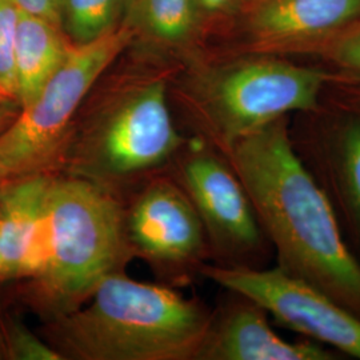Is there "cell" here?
<instances>
[{
	"instance_id": "obj_1",
	"label": "cell",
	"mask_w": 360,
	"mask_h": 360,
	"mask_svg": "<svg viewBox=\"0 0 360 360\" xmlns=\"http://www.w3.org/2000/svg\"><path fill=\"white\" fill-rule=\"evenodd\" d=\"M288 117L223 155L248 193L276 266L360 316V262L326 193L294 150Z\"/></svg>"
},
{
	"instance_id": "obj_2",
	"label": "cell",
	"mask_w": 360,
	"mask_h": 360,
	"mask_svg": "<svg viewBox=\"0 0 360 360\" xmlns=\"http://www.w3.org/2000/svg\"><path fill=\"white\" fill-rule=\"evenodd\" d=\"M105 72L80 105L58 175L84 180L123 200L143 181L168 171L190 136L172 114L169 68L108 77Z\"/></svg>"
},
{
	"instance_id": "obj_3",
	"label": "cell",
	"mask_w": 360,
	"mask_h": 360,
	"mask_svg": "<svg viewBox=\"0 0 360 360\" xmlns=\"http://www.w3.org/2000/svg\"><path fill=\"white\" fill-rule=\"evenodd\" d=\"M212 309L167 283L119 271L79 309L41 323L62 360H196Z\"/></svg>"
},
{
	"instance_id": "obj_4",
	"label": "cell",
	"mask_w": 360,
	"mask_h": 360,
	"mask_svg": "<svg viewBox=\"0 0 360 360\" xmlns=\"http://www.w3.org/2000/svg\"><path fill=\"white\" fill-rule=\"evenodd\" d=\"M131 260L122 200L84 180L55 175L38 270L10 284V294L40 322H51L82 307L107 276L126 271Z\"/></svg>"
},
{
	"instance_id": "obj_5",
	"label": "cell",
	"mask_w": 360,
	"mask_h": 360,
	"mask_svg": "<svg viewBox=\"0 0 360 360\" xmlns=\"http://www.w3.org/2000/svg\"><path fill=\"white\" fill-rule=\"evenodd\" d=\"M336 75L254 52L224 62L193 63L176 84L193 138L224 154L232 144L291 114L315 110Z\"/></svg>"
},
{
	"instance_id": "obj_6",
	"label": "cell",
	"mask_w": 360,
	"mask_h": 360,
	"mask_svg": "<svg viewBox=\"0 0 360 360\" xmlns=\"http://www.w3.org/2000/svg\"><path fill=\"white\" fill-rule=\"evenodd\" d=\"M134 41L120 23L103 38L74 46L37 98L0 134V176L6 181L55 176L80 105L104 72Z\"/></svg>"
},
{
	"instance_id": "obj_7",
	"label": "cell",
	"mask_w": 360,
	"mask_h": 360,
	"mask_svg": "<svg viewBox=\"0 0 360 360\" xmlns=\"http://www.w3.org/2000/svg\"><path fill=\"white\" fill-rule=\"evenodd\" d=\"M168 172L202 221L211 264L226 269L267 267L274 250L224 155L190 136Z\"/></svg>"
},
{
	"instance_id": "obj_8",
	"label": "cell",
	"mask_w": 360,
	"mask_h": 360,
	"mask_svg": "<svg viewBox=\"0 0 360 360\" xmlns=\"http://www.w3.org/2000/svg\"><path fill=\"white\" fill-rule=\"evenodd\" d=\"M131 255L169 285H186L210 263L206 233L190 199L166 171L122 200Z\"/></svg>"
},
{
	"instance_id": "obj_9",
	"label": "cell",
	"mask_w": 360,
	"mask_h": 360,
	"mask_svg": "<svg viewBox=\"0 0 360 360\" xmlns=\"http://www.w3.org/2000/svg\"><path fill=\"white\" fill-rule=\"evenodd\" d=\"M291 126L296 154L321 186L354 255L360 262V98L327 102L297 114Z\"/></svg>"
},
{
	"instance_id": "obj_10",
	"label": "cell",
	"mask_w": 360,
	"mask_h": 360,
	"mask_svg": "<svg viewBox=\"0 0 360 360\" xmlns=\"http://www.w3.org/2000/svg\"><path fill=\"white\" fill-rule=\"evenodd\" d=\"M200 276L251 299L285 328L360 360V316L278 266L226 269L207 263Z\"/></svg>"
},
{
	"instance_id": "obj_11",
	"label": "cell",
	"mask_w": 360,
	"mask_h": 360,
	"mask_svg": "<svg viewBox=\"0 0 360 360\" xmlns=\"http://www.w3.org/2000/svg\"><path fill=\"white\" fill-rule=\"evenodd\" d=\"M338 359L339 352L314 340H284L271 327L266 309L232 291L212 309L196 355V360Z\"/></svg>"
},
{
	"instance_id": "obj_12",
	"label": "cell",
	"mask_w": 360,
	"mask_h": 360,
	"mask_svg": "<svg viewBox=\"0 0 360 360\" xmlns=\"http://www.w3.org/2000/svg\"><path fill=\"white\" fill-rule=\"evenodd\" d=\"M252 51H304L360 22V0H252Z\"/></svg>"
},
{
	"instance_id": "obj_13",
	"label": "cell",
	"mask_w": 360,
	"mask_h": 360,
	"mask_svg": "<svg viewBox=\"0 0 360 360\" xmlns=\"http://www.w3.org/2000/svg\"><path fill=\"white\" fill-rule=\"evenodd\" d=\"M50 179L31 176L6 183L0 212L4 284L26 281L38 270Z\"/></svg>"
},
{
	"instance_id": "obj_14",
	"label": "cell",
	"mask_w": 360,
	"mask_h": 360,
	"mask_svg": "<svg viewBox=\"0 0 360 360\" xmlns=\"http://www.w3.org/2000/svg\"><path fill=\"white\" fill-rule=\"evenodd\" d=\"M72 49L74 44L60 27L37 15L19 11L15 68L22 107L37 98Z\"/></svg>"
},
{
	"instance_id": "obj_15",
	"label": "cell",
	"mask_w": 360,
	"mask_h": 360,
	"mask_svg": "<svg viewBox=\"0 0 360 360\" xmlns=\"http://www.w3.org/2000/svg\"><path fill=\"white\" fill-rule=\"evenodd\" d=\"M199 16L196 0H123L122 23L151 49L178 52L193 41Z\"/></svg>"
},
{
	"instance_id": "obj_16",
	"label": "cell",
	"mask_w": 360,
	"mask_h": 360,
	"mask_svg": "<svg viewBox=\"0 0 360 360\" xmlns=\"http://www.w3.org/2000/svg\"><path fill=\"white\" fill-rule=\"evenodd\" d=\"M123 0H60V27L74 46L103 38L122 23Z\"/></svg>"
},
{
	"instance_id": "obj_17",
	"label": "cell",
	"mask_w": 360,
	"mask_h": 360,
	"mask_svg": "<svg viewBox=\"0 0 360 360\" xmlns=\"http://www.w3.org/2000/svg\"><path fill=\"white\" fill-rule=\"evenodd\" d=\"M6 360H62V356L43 339L30 330L23 321L7 311L4 321Z\"/></svg>"
},
{
	"instance_id": "obj_18",
	"label": "cell",
	"mask_w": 360,
	"mask_h": 360,
	"mask_svg": "<svg viewBox=\"0 0 360 360\" xmlns=\"http://www.w3.org/2000/svg\"><path fill=\"white\" fill-rule=\"evenodd\" d=\"M18 20L19 10L8 0H0V95L15 99H18L15 68Z\"/></svg>"
},
{
	"instance_id": "obj_19",
	"label": "cell",
	"mask_w": 360,
	"mask_h": 360,
	"mask_svg": "<svg viewBox=\"0 0 360 360\" xmlns=\"http://www.w3.org/2000/svg\"><path fill=\"white\" fill-rule=\"evenodd\" d=\"M319 53L328 62L347 72L348 77L360 80V25L349 28L342 35H334L322 43Z\"/></svg>"
},
{
	"instance_id": "obj_20",
	"label": "cell",
	"mask_w": 360,
	"mask_h": 360,
	"mask_svg": "<svg viewBox=\"0 0 360 360\" xmlns=\"http://www.w3.org/2000/svg\"><path fill=\"white\" fill-rule=\"evenodd\" d=\"M8 1L22 13L37 15L60 27V0H8Z\"/></svg>"
},
{
	"instance_id": "obj_21",
	"label": "cell",
	"mask_w": 360,
	"mask_h": 360,
	"mask_svg": "<svg viewBox=\"0 0 360 360\" xmlns=\"http://www.w3.org/2000/svg\"><path fill=\"white\" fill-rule=\"evenodd\" d=\"M20 110L22 104L18 99L0 95V134L13 123Z\"/></svg>"
},
{
	"instance_id": "obj_22",
	"label": "cell",
	"mask_w": 360,
	"mask_h": 360,
	"mask_svg": "<svg viewBox=\"0 0 360 360\" xmlns=\"http://www.w3.org/2000/svg\"><path fill=\"white\" fill-rule=\"evenodd\" d=\"M233 0H196L200 13H218L226 10Z\"/></svg>"
},
{
	"instance_id": "obj_23",
	"label": "cell",
	"mask_w": 360,
	"mask_h": 360,
	"mask_svg": "<svg viewBox=\"0 0 360 360\" xmlns=\"http://www.w3.org/2000/svg\"><path fill=\"white\" fill-rule=\"evenodd\" d=\"M6 304L0 296V360H6V342H4V321H6Z\"/></svg>"
},
{
	"instance_id": "obj_24",
	"label": "cell",
	"mask_w": 360,
	"mask_h": 360,
	"mask_svg": "<svg viewBox=\"0 0 360 360\" xmlns=\"http://www.w3.org/2000/svg\"><path fill=\"white\" fill-rule=\"evenodd\" d=\"M6 183H7V181L0 176V212H1V206H3V196H4Z\"/></svg>"
},
{
	"instance_id": "obj_25",
	"label": "cell",
	"mask_w": 360,
	"mask_h": 360,
	"mask_svg": "<svg viewBox=\"0 0 360 360\" xmlns=\"http://www.w3.org/2000/svg\"><path fill=\"white\" fill-rule=\"evenodd\" d=\"M4 285V275H3V262H1V255H0V287Z\"/></svg>"
}]
</instances>
